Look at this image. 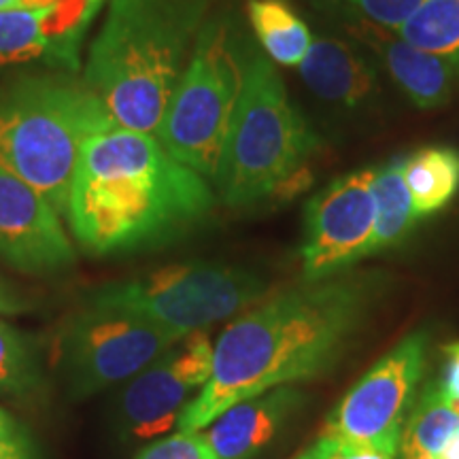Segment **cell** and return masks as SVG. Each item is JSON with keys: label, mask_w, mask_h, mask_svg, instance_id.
Wrapping results in <instances>:
<instances>
[{"label": "cell", "mask_w": 459, "mask_h": 459, "mask_svg": "<svg viewBox=\"0 0 459 459\" xmlns=\"http://www.w3.org/2000/svg\"><path fill=\"white\" fill-rule=\"evenodd\" d=\"M183 336L143 315L88 300L62 325L57 368L68 394L85 400L130 381Z\"/></svg>", "instance_id": "8"}, {"label": "cell", "mask_w": 459, "mask_h": 459, "mask_svg": "<svg viewBox=\"0 0 459 459\" xmlns=\"http://www.w3.org/2000/svg\"><path fill=\"white\" fill-rule=\"evenodd\" d=\"M49 200L0 166V260L26 274H54L74 264V249Z\"/></svg>", "instance_id": "12"}, {"label": "cell", "mask_w": 459, "mask_h": 459, "mask_svg": "<svg viewBox=\"0 0 459 459\" xmlns=\"http://www.w3.org/2000/svg\"><path fill=\"white\" fill-rule=\"evenodd\" d=\"M436 459H459V428L449 438V443L443 446V451L436 455Z\"/></svg>", "instance_id": "28"}, {"label": "cell", "mask_w": 459, "mask_h": 459, "mask_svg": "<svg viewBox=\"0 0 459 459\" xmlns=\"http://www.w3.org/2000/svg\"><path fill=\"white\" fill-rule=\"evenodd\" d=\"M134 459H215L203 432H177L147 445Z\"/></svg>", "instance_id": "24"}, {"label": "cell", "mask_w": 459, "mask_h": 459, "mask_svg": "<svg viewBox=\"0 0 459 459\" xmlns=\"http://www.w3.org/2000/svg\"><path fill=\"white\" fill-rule=\"evenodd\" d=\"M459 428V402L428 383L412 406L400 440V459H436Z\"/></svg>", "instance_id": "17"}, {"label": "cell", "mask_w": 459, "mask_h": 459, "mask_svg": "<svg viewBox=\"0 0 459 459\" xmlns=\"http://www.w3.org/2000/svg\"><path fill=\"white\" fill-rule=\"evenodd\" d=\"M215 192L158 136L113 126L83 143L66 217L90 255H122L186 237L211 215Z\"/></svg>", "instance_id": "2"}, {"label": "cell", "mask_w": 459, "mask_h": 459, "mask_svg": "<svg viewBox=\"0 0 459 459\" xmlns=\"http://www.w3.org/2000/svg\"><path fill=\"white\" fill-rule=\"evenodd\" d=\"M404 179L419 215H429L451 203L459 189V152L451 147L419 149L406 160Z\"/></svg>", "instance_id": "20"}, {"label": "cell", "mask_w": 459, "mask_h": 459, "mask_svg": "<svg viewBox=\"0 0 459 459\" xmlns=\"http://www.w3.org/2000/svg\"><path fill=\"white\" fill-rule=\"evenodd\" d=\"M317 149V134L291 102L271 57L249 45L243 91L213 179L221 203L240 209L281 196Z\"/></svg>", "instance_id": "5"}, {"label": "cell", "mask_w": 459, "mask_h": 459, "mask_svg": "<svg viewBox=\"0 0 459 459\" xmlns=\"http://www.w3.org/2000/svg\"><path fill=\"white\" fill-rule=\"evenodd\" d=\"M344 15H355L383 28H400L423 0H336Z\"/></svg>", "instance_id": "23"}, {"label": "cell", "mask_w": 459, "mask_h": 459, "mask_svg": "<svg viewBox=\"0 0 459 459\" xmlns=\"http://www.w3.org/2000/svg\"><path fill=\"white\" fill-rule=\"evenodd\" d=\"M266 296L268 283L254 271L221 262H183L100 285L90 300L192 334L247 311Z\"/></svg>", "instance_id": "7"}, {"label": "cell", "mask_w": 459, "mask_h": 459, "mask_svg": "<svg viewBox=\"0 0 459 459\" xmlns=\"http://www.w3.org/2000/svg\"><path fill=\"white\" fill-rule=\"evenodd\" d=\"M247 56L249 43L232 15L206 17L158 126L166 152L209 181L215 179L237 113Z\"/></svg>", "instance_id": "6"}, {"label": "cell", "mask_w": 459, "mask_h": 459, "mask_svg": "<svg viewBox=\"0 0 459 459\" xmlns=\"http://www.w3.org/2000/svg\"><path fill=\"white\" fill-rule=\"evenodd\" d=\"M445 364L436 385L449 400L459 402V342H449L443 347Z\"/></svg>", "instance_id": "26"}, {"label": "cell", "mask_w": 459, "mask_h": 459, "mask_svg": "<svg viewBox=\"0 0 459 459\" xmlns=\"http://www.w3.org/2000/svg\"><path fill=\"white\" fill-rule=\"evenodd\" d=\"M302 79L321 100L358 107L375 91V71L351 45L338 39H313L298 65Z\"/></svg>", "instance_id": "16"}, {"label": "cell", "mask_w": 459, "mask_h": 459, "mask_svg": "<svg viewBox=\"0 0 459 459\" xmlns=\"http://www.w3.org/2000/svg\"><path fill=\"white\" fill-rule=\"evenodd\" d=\"M372 196L377 204V221L370 255H375L378 251L400 245L412 232L421 215L417 213L411 189L406 186L402 160H394L381 169H375Z\"/></svg>", "instance_id": "18"}, {"label": "cell", "mask_w": 459, "mask_h": 459, "mask_svg": "<svg viewBox=\"0 0 459 459\" xmlns=\"http://www.w3.org/2000/svg\"><path fill=\"white\" fill-rule=\"evenodd\" d=\"M296 459H398V455L381 451L370 445H361L353 443V440L321 434L319 438Z\"/></svg>", "instance_id": "25"}, {"label": "cell", "mask_w": 459, "mask_h": 459, "mask_svg": "<svg viewBox=\"0 0 459 459\" xmlns=\"http://www.w3.org/2000/svg\"><path fill=\"white\" fill-rule=\"evenodd\" d=\"M302 402L300 389L274 387L230 406L200 432L215 459H254L277 438Z\"/></svg>", "instance_id": "14"}, {"label": "cell", "mask_w": 459, "mask_h": 459, "mask_svg": "<svg viewBox=\"0 0 459 459\" xmlns=\"http://www.w3.org/2000/svg\"><path fill=\"white\" fill-rule=\"evenodd\" d=\"M117 126L83 82L43 74L0 85V166L66 215L83 143Z\"/></svg>", "instance_id": "4"}, {"label": "cell", "mask_w": 459, "mask_h": 459, "mask_svg": "<svg viewBox=\"0 0 459 459\" xmlns=\"http://www.w3.org/2000/svg\"><path fill=\"white\" fill-rule=\"evenodd\" d=\"M347 30L378 56L394 82L419 108H438L451 100L455 71L445 60L406 43L398 32L355 17Z\"/></svg>", "instance_id": "15"}, {"label": "cell", "mask_w": 459, "mask_h": 459, "mask_svg": "<svg viewBox=\"0 0 459 459\" xmlns=\"http://www.w3.org/2000/svg\"><path fill=\"white\" fill-rule=\"evenodd\" d=\"M395 30L412 48L440 57L459 74V0H423Z\"/></svg>", "instance_id": "21"}, {"label": "cell", "mask_w": 459, "mask_h": 459, "mask_svg": "<svg viewBox=\"0 0 459 459\" xmlns=\"http://www.w3.org/2000/svg\"><path fill=\"white\" fill-rule=\"evenodd\" d=\"M372 179L375 169L351 172L308 200L300 249L307 283L341 274L370 255L377 221Z\"/></svg>", "instance_id": "11"}, {"label": "cell", "mask_w": 459, "mask_h": 459, "mask_svg": "<svg viewBox=\"0 0 459 459\" xmlns=\"http://www.w3.org/2000/svg\"><path fill=\"white\" fill-rule=\"evenodd\" d=\"M215 0H108L82 82L117 126L156 136Z\"/></svg>", "instance_id": "3"}, {"label": "cell", "mask_w": 459, "mask_h": 459, "mask_svg": "<svg viewBox=\"0 0 459 459\" xmlns=\"http://www.w3.org/2000/svg\"><path fill=\"white\" fill-rule=\"evenodd\" d=\"M41 385V353L34 336L0 321V395L28 398Z\"/></svg>", "instance_id": "22"}, {"label": "cell", "mask_w": 459, "mask_h": 459, "mask_svg": "<svg viewBox=\"0 0 459 459\" xmlns=\"http://www.w3.org/2000/svg\"><path fill=\"white\" fill-rule=\"evenodd\" d=\"M213 368V344L203 330L183 336L126 383L115 400L117 428L152 440L177 426L183 409L200 394Z\"/></svg>", "instance_id": "10"}, {"label": "cell", "mask_w": 459, "mask_h": 459, "mask_svg": "<svg viewBox=\"0 0 459 459\" xmlns=\"http://www.w3.org/2000/svg\"><path fill=\"white\" fill-rule=\"evenodd\" d=\"M247 15L264 54L283 66L300 65L313 34L285 0H249Z\"/></svg>", "instance_id": "19"}, {"label": "cell", "mask_w": 459, "mask_h": 459, "mask_svg": "<svg viewBox=\"0 0 459 459\" xmlns=\"http://www.w3.org/2000/svg\"><path fill=\"white\" fill-rule=\"evenodd\" d=\"M11 421H13V417H11L4 409H0V434L4 432V428H7Z\"/></svg>", "instance_id": "30"}, {"label": "cell", "mask_w": 459, "mask_h": 459, "mask_svg": "<svg viewBox=\"0 0 459 459\" xmlns=\"http://www.w3.org/2000/svg\"><path fill=\"white\" fill-rule=\"evenodd\" d=\"M428 334L415 332L349 389L325 419L324 436L353 440L398 455L423 377Z\"/></svg>", "instance_id": "9"}, {"label": "cell", "mask_w": 459, "mask_h": 459, "mask_svg": "<svg viewBox=\"0 0 459 459\" xmlns=\"http://www.w3.org/2000/svg\"><path fill=\"white\" fill-rule=\"evenodd\" d=\"M378 290L375 274H334L240 315L217 338L209 381L177 419V432H200L238 402L330 370Z\"/></svg>", "instance_id": "1"}, {"label": "cell", "mask_w": 459, "mask_h": 459, "mask_svg": "<svg viewBox=\"0 0 459 459\" xmlns=\"http://www.w3.org/2000/svg\"><path fill=\"white\" fill-rule=\"evenodd\" d=\"M39 3V0H0V11L13 9V7H24V4Z\"/></svg>", "instance_id": "29"}, {"label": "cell", "mask_w": 459, "mask_h": 459, "mask_svg": "<svg viewBox=\"0 0 459 459\" xmlns=\"http://www.w3.org/2000/svg\"><path fill=\"white\" fill-rule=\"evenodd\" d=\"M102 0H39L0 11V66L43 65L77 71L79 48Z\"/></svg>", "instance_id": "13"}, {"label": "cell", "mask_w": 459, "mask_h": 459, "mask_svg": "<svg viewBox=\"0 0 459 459\" xmlns=\"http://www.w3.org/2000/svg\"><path fill=\"white\" fill-rule=\"evenodd\" d=\"M34 308V302L17 287L0 279V315H22Z\"/></svg>", "instance_id": "27"}]
</instances>
